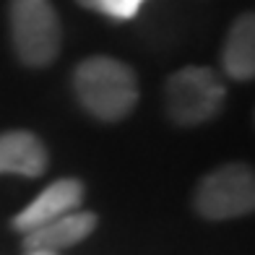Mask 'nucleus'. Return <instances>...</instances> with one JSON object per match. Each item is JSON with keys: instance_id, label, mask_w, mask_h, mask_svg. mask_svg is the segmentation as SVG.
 <instances>
[{"instance_id": "1", "label": "nucleus", "mask_w": 255, "mask_h": 255, "mask_svg": "<svg viewBox=\"0 0 255 255\" xmlns=\"http://www.w3.org/2000/svg\"><path fill=\"white\" fill-rule=\"evenodd\" d=\"M73 91L81 107L102 123L125 120L138 104V78L133 68L107 55L86 57L76 65Z\"/></svg>"}, {"instance_id": "2", "label": "nucleus", "mask_w": 255, "mask_h": 255, "mask_svg": "<svg viewBox=\"0 0 255 255\" xmlns=\"http://www.w3.org/2000/svg\"><path fill=\"white\" fill-rule=\"evenodd\" d=\"M8 26L16 57L29 68L50 65L60 52V18L50 0H10Z\"/></svg>"}, {"instance_id": "3", "label": "nucleus", "mask_w": 255, "mask_h": 255, "mask_svg": "<svg viewBox=\"0 0 255 255\" xmlns=\"http://www.w3.org/2000/svg\"><path fill=\"white\" fill-rule=\"evenodd\" d=\"M167 115L172 123L193 128L214 120L224 107L227 89L211 68L185 65L167 81Z\"/></svg>"}, {"instance_id": "4", "label": "nucleus", "mask_w": 255, "mask_h": 255, "mask_svg": "<svg viewBox=\"0 0 255 255\" xmlns=\"http://www.w3.org/2000/svg\"><path fill=\"white\" fill-rule=\"evenodd\" d=\"M193 206L208 222H227L253 214L255 208V175L253 167L232 161L208 172L195 185Z\"/></svg>"}, {"instance_id": "5", "label": "nucleus", "mask_w": 255, "mask_h": 255, "mask_svg": "<svg viewBox=\"0 0 255 255\" xmlns=\"http://www.w3.org/2000/svg\"><path fill=\"white\" fill-rule=\"evenodd\" d=\"M81 201H84V182L76 177H60V180L50 182L24 211H18L10 219V227L21 232V235H26V232L37 229L42 224L55 222V219L76 211Z\"/></svg>"}, {"instance_id": "6", "label": "nucleus", "mask_w": 255, "mask_h": 255, "mask_svg": "<svg viewBox=\"0 0 255 255\" xmlns=\"http://www.w3.org/2000/svg\"><path fill=\"white\" fill-rule=\"evenodd\" d=\"M99 219L94 211H76L65 214L55 222H47L37 229H31L24 235V250H47V253H60L65 248H73L78 242H84L91 232L97 229Z\"/></svg>"}, {"instance_id": "7", "label": "nucleus", "mask_w": 255, "mask_h": 255, "mask_svg": "<svg viewBox=\"0 0 255 255\" xmlns=\"http://www.w3.org/2000/svg\"><path fill=\"white\" fill-rule=\"evenodd\" d=\"M50 164L47 148L31 130L0 133V175L39 177Z\"/></svg>"}, {"instance_id": "8", "label": "nucleus", "mask_w": 255, "mask_h": 255, "mask_svg": "<svg viewBox=\"0 0 255 255\" xmlns=\"http://www.w3.org/2000/svg\"><path fill=\"white\" fill-rule=\"evenodd\" d=\"M224 73L235 81H253L255 76V16L242 13L232 24L222 47Z\"/></svg>"}, {"instance_id": "9", "label": "nucleus", "mask_w": 255, "mask_h": 255, "mask_svg": "<svg viewBox=\"0 0 255 255\" xmlns=\"http://www.w3.org/2000/svg\"><path fill=\"white\" fill-rule=\"evenodd\" d=\"M76 3L110 18H133L146 0H76Z\"/></svg>"}, {"instance_id": "10", "label": "nucleus", "mask_w": 255, "mask_h": 255, "mask_svg": "<svg viewBox=\"0 0 255 255\" xmlns=\"http://www.w3.org/2000/svg\"><path fill=\"white\" fill-rule=\"evenodd\" d=\"M26 255H60V253H47V250H29Z\"/></svg>"}]
</instances>
